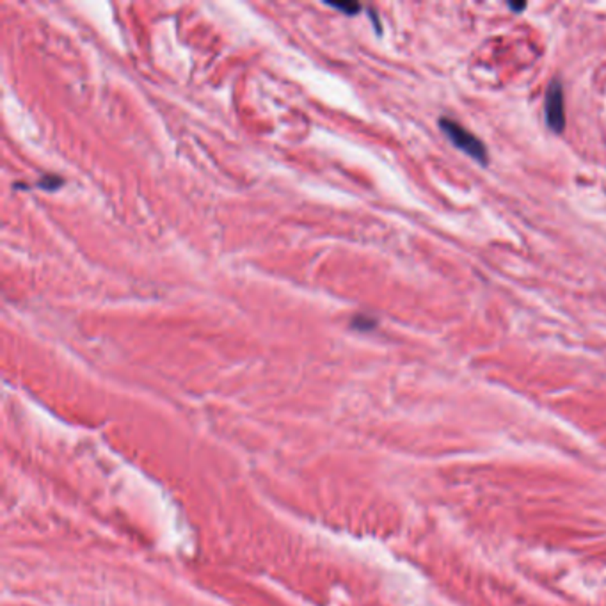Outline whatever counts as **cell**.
I'll use <instances>...</instances> for the list:
<instances>
[{"mask_svg": "<svg viewBox=\"0 0 606 606\" xmlns=\"http://www.w3.org/2000/svg\"><path fill=\"white\" fill-rule=\"evenodd\" d=\"M509 8L512 9V11H516V13H521V11H525L526 9V4L525 2H509Z\"/></svg>", "mask_w": 606, "mask_h": 606, "instance_id": "277c9868", "label": "cell"}, {"mask_svg": "<svg viewBox=\"0 0 606 606\" xmlns=\"http://www.w3.org/2000/svg\"><path fill=\"white\" fill-rule=\"evenodd\" d=\"M546 123L555 134H562L565 128L564 87L558 81L551 82L546 91Z\"/></svg>", "mask_w": 606, "mask_h": 606, "instance_id": "7a4b0ae2", "label": "cell"}, {"mask_svg": "<svg viewBox=\"0 0 606 606\" xmlns=\"http://www.w3.org/2000/svg\"><path fill=\"white\" fill-rule=\"evenodd\" d=\"M329 6L331 8L339 9V11H344V13H347V14H356L357 11L361 9L359 4H333V2H331Z\"/></svg>", "mask_w": 606, "mask_h": 606, "instance_id": "3957f363", "label": "cell"}, {"mask_svg": "<svg viewBox=\"0 0 606 606\" xmlns=\"http://www.w3.org/2000/svg\"><path fill=\"white\" fill-rule=\"evenodd\" d=\"M441 132L445 134L446 139L452 140V145L457 149L464 152L466 155H470L473 160L480 162V164H488V148L483 146L482 140L477 136H473L468 128H464L462 125H459L457 121L450 118H441L439 119Z\"/></svg>", "mask_w": 606, "mask_h": 606, "instance_id": "6da1fadb", "label": "cell"}]
</instances>
